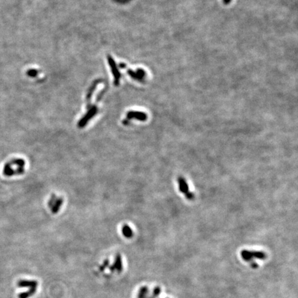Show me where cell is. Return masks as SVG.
Instances as JSON below:
<instances>
[{"mask_svg":"<svg viewBox=\"0 0 298 298\" xmlns=\"http://www.w3.org/2000/svg\"><path fill=\"white\" fill-rule=\"evenodd\" d=\"M241 257L245 261L251 263L253 261V259H259V260H264L266 259L267 255L262 251H248V250H242L240 253Z\"/></svg>","mask_w":298,"mask_h":298,"instance_id":"cell-1","label":"cell"},{"mask_svg":"<svg viewBox=\"0 0 298 298\" xmlns=\"http://www.w3.org/2000/svg\"><path fill=\"white\" fill-rule=\"evenodd\" d=\"M17 286L19 288H28V290L35 291H37L38 282L36 280H29V279H20L17 282Z\"/></svg>","mask_w":298,"mask_h":298,"instance_id":"cell-2","label":"cell"},{"mask_svg":"<svg viewBox=\"0 0 298 298\" xmlns=\"http://www.w3.org/2000/svg\"><path fill=\"white\" fill-rule=\"evenodd\" d=\"M110 271H116L118 273H120L123 270V263H122V259L120 255H117L115 258V261L113 264L112 266L109 267Z\"/></svg>","mask_w":298,"mask_h":298,"instance_id":"cell-3","label":"cell"},{"mask_svg":"<svg viewBox=\"0 0 298 298\" xmlns=\"http://www.w3.org/2000/svg\"><path fill=\"white\" fill-rule=\"evenodd\" d=\"M178 184H179V189L180 192H182L183 194H184L185 196L190 192V191H189L188 184L184 177H178Z\"/></svg>","mask_w":298,"mask_h":298,"instance_id":"cell-4","label":"cell"},{"mask_svg":"<svg viewBox=\"0 0 298 298\" xmlns=\"http://www.w3.org/2000/svg\"><path fill=\"white\" fill-rule=\"evenodd\" d=\"M128 118H135L140 121H145L147 119V115L144 113L141 112H135V111H131L128 113Z\"/></svg>","mask_w":298,"mask_h":298,"instance_id":"cell-5","label":"cell"},{"mask_svg":"<svg viewBox=\"0 0 298 298\" xmlns=\"http://www.w3.org/2000/svg\"><path fill=\"white\" fill-rule=\"evenodd\" d=\"M3 174L6 177H11L15 175V170L12 168V166L9 162L4 164V168H3Z\"/></svg>","mask_w":298,"mask_h":298,"instance_id":"cell-6","label":"cell"},{"mask_svg":"<svg viewBox=\"0 0 298 298\" xmlns=\"http://www.w3.org/2000/svg\"><path fill=\"white\" fill-rule=\"evenodd\" d=\"M129 74H130L132 77L135 78V79L138 80H141V79H143L144 75H145V72H144L143 70L139 69V70L137 71V73H135V72H132V71H129Z\"/></svg>","mask_w":298,"mask_h":298,"instance_id":"cell-7","label":"cell"},{"mask_svg":"<svg viewBox=\"0 0 298 298\" xmlns=\"http://www.w3.org/2000/svg\"><path fill=\"white\" fill-rule=\"evenodd\" d=\"M149 293V288L146 286H143L140 288V289L138 292L137 298H146L147 295Z\"/></svg>","mask_w":298,"mask_h":298,"instance_id":"cell-8","label":"cell"},{"mask_svg":"<svg viewBox=\"0 0 298 298\" xmlns=\"http://www.w3.org/2000/svg\"><path fill=\"white\" fill-rule=\"evenodd\" d=\"M122 233L123 235L127 238H131L133 235V233H132V230L131 229V228L128 227V226H124L122 228Z\"/></svg>","mask_w":298,"mask_h":298,"instance_id":"cell-9","label":"cell"},{"mask_svg":"<svg viewBox=\"0 0 298 298\" xmlns=\"http://www.w3.org/2000/svg\"><path fill=\"white\" fill-rule=\"evenodd\" d=\"M35 293V291H27L24 292V293H21L18 295V298H29L30 297H31Z\"/></svg>","mask_w":298,"mask_h":298,"instance_id":"cell-10","label":"cell"},{"mask_svg":"<svg viewBox=\"0 0 298 298\" xmlns=\"http://www.w3.org/2000/svg\"><path fill=\"white\" fill-rule=\"evenodd\" d=\"M161 291H162V289H161L160 287H155L154 288H153V293L151 294V296H149V297H148V298H157L159 296V295H160Z\"/></svg>","mask_w":298,"mask_h":298,"instance_id":"cell-11","label":"cell"},{"mask_svg":"<svg viewBox=\"0 0 298 298\" xmlns=\"http://www.w3.org/2000/svg\"><path fill=\"white\" fill-rule=\"evenodd\" d=\"M109 62L110 64V66L113 68V73H114V75H115V76L116 77L115 78H116V79H118V78H119L118 77H119V73H118V71H117V68H116V66H115V63L113 62V60L111 58H109Z\"/></svg>","mask_w":298,"mask_h":298,"instance_id":"cell-12","label":"cell"},{"mask_svg":"<svg viewBox=\"0 0 298 298\" xmlns=\"http://www.w3.org/2000/svg\"><path fill=\"white\" fill-rule=\"evenodd\" d=\"M108 265H109V261H108V260H104L103 264H102L100 266V267H99V270H100V271H104V269H106V268L108 267Z\"/></svg>","mask_w":298,"mask_h":298,"instance_id":"cell-13","label":"cell"},{"mask_svg":"<svg viewBox=\"0 0 298 298\" xmlns=\"http://www.w3.org/2000/svg\"><path fill=\"white\" fill-rule=\"evenodd\" d=\"M231 0H223V2L225 4H228L231 2Z\"/></svg>","mask_w":298,"mask_h":298,"instance_id":"cell-14","label":"cell"},{"mask_svg":"<svg viewBox=\"0 0 298 298\" xmlns=\"http://www.w3.org/2000/svg\"><path fill=\"white\" fill-rule=\"evenodd\" d=\"M166 298H168V297H166Z\"/></svg>","mask_w":298,"mask_h":298,"instance_id":"cell-15","label":"cell"}]
</instances>
